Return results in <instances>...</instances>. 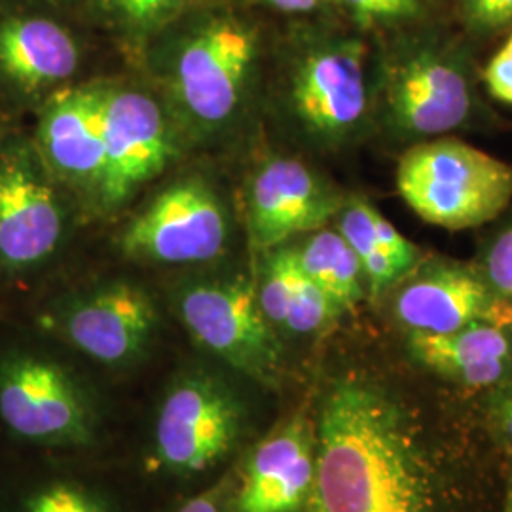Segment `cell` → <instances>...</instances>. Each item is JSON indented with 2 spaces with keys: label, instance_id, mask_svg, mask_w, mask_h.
<instances>
[{
  "label": "cell",
  "instance_id": "obj_1",
  "mask_svg": "<svg viewBox=\"0 0 512 512\" xmlns=\"http://www.w3.org/2000/svg\"><path fill=\"white\" fill-rule=\"evenodd\" d=\"M311 412L315 478L300 512H450L421 423L391 389L342 374Z\"/></svg>",
  "mask_w": 512,
  "mask_h": 512
},
{
  "label": "cell",
  "instance_id": "obj_2",
  "mask_svg": "<svg viewBox=\"0 0 512 512\" xmlns=\"http://www.w3.org/2000/svg\"><path fill=\"white\" fill-rule=\"evenodd\" d=\"M258 385L220 365L179 368L160 387L128 463L148 497H184L232 471L258 439ZM164 501V503H165Z\"/></svg>",
  "mask_w": 512,
  "mask_h": 512
},
{
  "label": "cell",
  "instance_id": "obj_3",
  "mask_svg": "<svg viewBox=\"0 0 512 512\" xmlns=\"http://www.w3.org/2000/svg\"><path fill=\"white\" fill-rule=\"evenodd\" d=\"M122 408L80 368L42 344H0V448L112 456Z\"/></svg>",
  "mask_w": 512,
  "mask_h": 512
},
{
  "label": "cell",
  "instance_id": "obj_4",
  "mask_svg": "<svg viewBox=\"0 0 512 512\" xmlns=\"http://www.w3.org/2000/svg\"><path fill=\"white\" fill-rule=\"evenodd\" d=\"M397 190L421 220L469 230L497 219L512 202V165L459 139H435L406 150Z\"/></svg>",
  "mask_w": 512,
  "mask_h": 512
},
{
  "label": "cell",
  "instance_id": "obj_5",
  "mask_svg": "<svg viewBox=\"0 0 512 512\" xmlns=\"http://www.w3.org/2000/svg\"><path fill=\"white\" fill-rule=\"evenodd\" d=\"M148 499L114 456L0 448V512H152Z\"/></svg>",
  "mask_w": 512,
  "mask_h": 512
},
{
  "label": "cell",
  "instance_id": "obj_6",
  "mask_svg": "<svg viewBox=\"0 0 512 512\" xmlns=\"http://www.w3.org/2000/svg\"><path fill=\"white\" fill-rule=\"evenodd\" d=\"M175 310L192 340L220 365L264 389L277 384L281 346L258 304L255 279L236 275L184 285Z\"/></svg>",
  "mask_w": 512,
  "mask_h": 512
},
{
  "label": "cell",
  "instance_id": "obj_7",
  "mask_svg": "<svg viewBox=\"0 0 512 512\" xmlns=\"http://www.w3.org/2000/svg\"><path fill=\"white\" fill-rule=\"evenodd\" d=\"M37 327L93 365L124 370L147 359L160 311L145 287L110 281L38 311Z\"/></svg>",
  "mask_w": 512,
  "mask_h": 512
},
{
  "label": "cell",
  "instance_id": "obj_8",
  "mask_svg": "<svg viewBox=\"0 0 512 512\" xmlns=\"http://www.w3.org/2000/svg\"><path fill=\"white\" fill-rule=\"evenodd\" d=\"M228 222L217 194L198 179L171 184L124 230L120 247L135 260L200 264L224 253Z\"/></svg>",
  "mask_w": 512,
  "mask_h": 512
},
{
  "label": "cell",
  "instance_id": "obj_9",
  "mask_svg": "<svg viewBox=\"0 0 512 512\" xmlns=\"http://www.w3.org/2000/svg\"><path fill=\"white\" fill-rule=\"evenodd\" d=\"M234 512H300L315 478L313 412L274 425L232 467Z\"/></svg>",
  "mask_w": 512,
  "mask_h": 512
},
{
  "label": "cell",
  "instance_id": "obj_10",
  "mask_svg": "<svg viewBox=\"0 0 512 512\" xmlns=\"http://www.w3.org/2000/svg\"><path fill=\"white\" fill-rule=\"evenodd\" d=\"M256 35L238 19H217L190 38L177 57L175 92L203 126L232 116L255 61Z\"/></svg>",
  "mask_w": 512,
  "mask_h": 512
},
{
  "label": "cell",
  "instance_id": "obj_11",
  "mask_svg": "<svg viewBox=\"0 0 512 512\" xmlns=\"http://www.w3.org/2000/svg\"><path fill=\"white\" fill-rule=\"evenodd\" d=\"M171 139L160 105L137 90L110 88L105 109L103 167L95 190L101 205L118 207L164 171Z\"/></svg>",
  "mask_w": 512,
  "mask_h": 512
},
{
  "label": "cell",
  "instance_id": "obj_12",
  "mask_svg": "<svg viewBox=\"0 0 512 512\" xmlns=\"http://www.w3.org/2000/svg\"><path fill=\"white\" fill-rule=\"evenodd\" d=\"M63 213L52 186L25 152L0 158V268L8 274L37 270L54 255Z\"/></svg>",
  "mask_w": 512,
  "mask_h": 512
},
{
  "label": "cell",
  "instance_id": "obj_13",
  "mask_svg": "<svg viewBox=\"0 0 512 512\" xmlns=\"http://www.w3.org/2000/svg\"><path fill=\"white\" fill-rule=\"evenodd\" d=\"M330 192L298 160L277 158L262 165L249 190V232L258 251H272L298 234L317 232L342 209Z\"/></svg>",
  "mask_w": 512,
  "mask_h": 512
},
{
  "label": "cell",
  "instance_id": "obj_14",
  "mask_svg": "<svg viewBox=\"0 0 512 512\" xmlns=\"http://www.w3.org/2000/svg\"><path fill=\"white\" fill-rule=\"evenodd\" d=\"M395 315L410 332L448 334L475 323L512 327V306L486 279L463 266H440L406 283Z\"/></svg>",
  "mask_w": 512,
  "mask_h": 512
},
{
  "label": "cell",
  "instance_id": "obj_15",
  "mask_svg": "<svg viewBox=\"0 0 512 512\" xmlns=\"http://www.w3.org/2000/svg\"><path fill=\"white\" fill-rule=\"evenodd\" d=\"M300 120L323 137H342L366 110L365 46L340 42L308 55L293 82Z\"/></svg>",
  "mask_w": 512,
  "mask_h": 512
},
{
  "label": "cell",
  "instance_id": "obj_16",
  "mask_svg": "<svg viewBox=\"0 0 512 512\" xmlns=\"http://www.w3.org/2000/svg\"><path fill=\"white\" fill-rule=\"evenodd\" d=\"M109 90L99 84L61 90L44 109L38 126L42 156L71 183L95 188L99 181Z\"/></svg>",
  "mask_w": 512,
  "mask_h": 512
},
{
  "label": "cell",
  "instance_id": "obj_17",
  "mask_svg": "<svg viewBox=\"0 0 512 512\" xmlns=\"http://www.w3.org/2000/svg\"><path fill=\"white\" fill-rule=\"evenodd\" d=\"M393 124L408 135H440L458 128L471 110L465 76L452 63L423 55L403 63L389 82Z\"/></svg>",
  "mask_w": 512,
  "mask_h": 512
},
{
  "label": "cell",
  "instance_id": "obj_18",
  "mask_svg": "<svg viewBox=\"0 0 512 512\" xmlns=\"http://www.w3.org/2000/svg\"><path fill=\"white\" fill-rule=\"evenodd\" d=\"M511 327L475 323L448 334L410 332L416 359L440 376L484 389L503 382L512 365Z\"/></svg>",
  "mask_w": 512,
  "mask_h": 512
},
{
  "label": "cell",
  "instance_id": "obj_19",
  "mask_svg": "<svg viewBox=\"0 0 512 512\" xmlns=\"http://www.w3.org/2000/svg\"><path fill=\"white\" fill-rule=\"evenodd\" d=\"M78 48L61 25L46 18L0 23V73L21 90L37 92L76 73Z\"/></svg>",
  "mask_w": 512,
  "mask_h": 512
},
{
  "label": "cell",
  "instance_id": "obj_20",
  "mask_svg": "<svg viewBox=\"0 0 512 512\" xmlns=\"http://www.w3.org/2000/svg\"><path fill=\"white\" fill-rule=\"evenodd\" d=\"M256 293L270 325L291 334H315L342 313L329 294L304 274L291 249H281L268 260L256 281Z\"/></svg>",
  "mask_w": 512,
  "mask_h": 512
},
{
  "label": "cell",
  "instance_id": "obj_21",
  "mask_svg": "<svg viewBox=\"0 0 512 512\" xmlns=\"http://www.w3.org/2000/svg\"><path fill=\"white\" fill-rule=\"evenodd\" d=\"M304 274L317 283L340 310H353L363 298V266L359 256L338 230L321 228L313 232L304 247L296 251Z\"/></svg>",
  "mask_w": 512,
  "mask_h": 512
},
{
  "label": "cell",
  "instance_id": "obj_22",
  "mask_svg": "<svg viewBox=\"0 0 512 512\" xmlns=\"http://www.w3.org/2000/svg\"><path fill=\"white\" fill-rule=\"evenodd\" d=\"M376 209L363 200H355L344 207L338 220V232L359 256L368 287L374 294L382 293L395 279L404 274L397 262L385 253L374 230Z\"/></svg>",
  "mask_w": 512,
  "mask_h": 512
},
{
  "label": "cell",
  "instance_id": "obj_23",
  "mask_svg": "<svg viewBox=\"0 0 512 512\" xmlns=\"http://www.w3.org/2000/svg\"><path fill=\"white\" fill-rule=\"evenodd\" d=\"M107 10L133 31H150L173 18L186 0H105Z\"/></svg>",
  "mask_w": 512,
  "mask_h": 512
},
{
  "label": "cell",
  "instance_id": "obj_24",
  "mask_svg": "<svg viewBox=\"0 0 512 512\" xmlns=\"http://www.w3.org/2000/svg\"><path fill=\"white\" fill-rule=\"evenodd\" d=\"M234 478L232 471L220 476L217 482L205 486L194 494L165 501L156 512H234L232 505Z\"/></svg>",
  "mask_w": 512,
  "mask_h": 512
},
{
  "label": "cell",
  "instance_id": "obj_25",
  "mask_svg": "<svg viewBox=\"0 0 512 512\" xmlns=\"http://www.w3.org/2000/svg\"><path fill=\"white\" fill-rule=\"evenodd\" d=\"M486 281L512 306V226L495 239L486 258Z\"/></svg>",
  "mask_w": 512,
  "mask_h": 512
},
{
  "label": "cell",
  "instance_id": "obj_26",
  "mask_svg": "<svg viewBox=\"0 0 512 512\" xmlns=\"http://www.w3.org/2000/svg\"><path fill=\"white\" fill-rule=\"evenodd\" d=\"M374 230L385 253L397 262V266L403 272H406L418 258V247L404 238L403 234L378 211L374 213Z\"/></svg>",
  "mask_w": 512,
  "mask_h": 512
},
{
  "label": "cell",
  "instance_id": "obj_27",
  "mask_svg": "<svg viewBox=\"0 0 512 512\" xmlns=\"http://www.w3.org/2000/svg\"><path fill=\"white\" fill-rule=\"evenodd\" d=\"M484 82L497 101L512 105V52L501 48L484 69Z\"/></svg>",
  "mask_w": 512,
  "mask_h": 512
},
{
  "label": "cell",
  "instance_id": "obj_28",
  "mask_svg": "<svg viewBox=\"0 0 512 512\" xmlns=\"http://www.w3.org/2000/svg\"><path fill=\"white\" fill-rule=\"evenodd\" d=\"M494 412V421L499 429V435L505 439V442L512 448V384L505 385L492 404Z\"/></svg>",
  "mask_w": 512,
  "mask_h": 512
},
{
  "label": "cell",
  "instance_id": "obj_29",
  "mask_svg": "<svg viewBox=\"0 0 512 512\" xmlns=\"http://www.w3.org/2000/svg\"><path fill=\"white\" fill-rule=\"evenodd\" d=\"M512 21V0H488L478 25L482 27H501Z\"/></svg>",
  "mask_w": 512,
  "mask_h": 512
},
{
  "label": "cell",
  "instance_id": "obj_30",
  "mask_svg": "<svg viewBox=\"0 0 512 512\" xmlns=\"http://www.w3.org/2000/svg\"><path fill=\"white\" fill-rule=\"evenodd\" d=\"M258 2H264V4L272 6L275 10H281V12L302 14V12L315 10L321 0H258Z\"/></svg>",
  "mask_w": 512,
  "mask_h": 512
},
{
  "label": "cell",
  "instance_id": "obj_31",
  "mask_svg": "<svg viewBox=\"0 0 512 512\" xmlns=\"http://www.w3.org/2000/svg\"><path fill=\"white\" fill-rule=\"evenodd\" d=\"M486 2H488V0H461V4H463V8H465L467 16L473 19L475 23H478V19L482 16V10H484Z\"/></svg>",
  "mask_w": 512,
  "mask_h": 512
},
{
  "label": "cell",
  "instance_id": "obj_32",
  "mask_svg": "<svg viewBox=\"0 0 512 512\" xmlns=\"http://www.w3.org/2000/svg\"><path fill=\"white\" fill-rule=\"evenodd\" d=\"M399 16H410L420 8L421 0H389Z\"/></svg>",
  "mask_w": 512,
  "mask_h": 512
},
{
  "label": "cell",
  "instance_id": "obj_33",
  "mask_svg": "<svg viewBox=\"0 0 512 512\" xmlns=\"http://www.w3.org/2000/svg\"><path fill=\"white\" fill-rule=\"evenodd\" d=\"M503 512H512V480L511 486H509V494H507V501H505V511Z\"/></svg>",
  "mask_w": 512,
  "mask_h": 512
},
{
  "label": "cell",
  "instance_id": "obj_34",
  "mask_svg": "<svg viewBox=\"0 0 512 512\" xmlns=\"http://www.w3.org/2000/svg\"><path fill=\"white\" fill-rule=\"evenodd\" d=\"M505 48H509L512 52V37L507 40V44H505Z\"/></svg>",
  "mask_w": 512,
  "mask_h": 512
}]
</instances>
